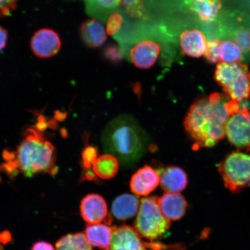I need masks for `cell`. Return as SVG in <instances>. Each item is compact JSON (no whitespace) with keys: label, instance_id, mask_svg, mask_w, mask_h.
<instances>
[{"label":"cell","instance_id":"1","mask_svg":"<svg viewBox=\"0 0 250 250\" xmlns=\"http://www.w3.org/2000/svg\"><path fill=\"white\" fill-rule=\"evenodd\" d=\"M229 99L213 93L190 106L184 126L195 148L213 147L226 136L228 120L240 108L239 103Z\"/></svg>","mask_w":250,"mask_h":250},{"label":"cell","instance_id":"2","mask_svg":"<svg viewBox=\"0 0 250 250\" xmlns=\"http://www.w3.org/2000/svg\"><path fill=\"white\" fill-rule=\"evenodd\" d=\"M148 136L132 117L121 116L109 123L102 133L105 151L124 163H133L147 148Z\"/></svg>","mask_w":250,"mask_h":250},{"label":"cell","instance_id":"3","mask_svg":"<svg viewBox=\"0 0 250 250\" xmlns=\"http://www.w3.org/2000/svg\"><path fill=\"white\" fill-rule=\"evenodd\" d=\"M56 150L43 137L38 127L29 128L24 134L17 153L8 164L14 170L19 168L26 176L52 173L55 169Z\"/></svg>","mask_w":250,"mask_h":250},{"label":"cell","instance_id":"4","mask_svg":"<svg viewBox=\"0 0 250 250\" xmlns=\"http://www.w3.org/2000/svg\"><path fill=\"white\" fill-rule=\"evenodd\" d=\"M214 78L232 101L240 103L250 98V71L246 65L220 62Z\"/></svg>","mask_w":250,"mask_h":250},{"label":"cell","instance_id":"5","mask_svg":"<svg viewBox=\"0 0 250 250\" xmlns=\"http://www.w3.org/2000/svg\"><path fill=\"white\" fill-rule=\"evenodd\" d=\"M170 227V221L162 214L158 198L148 197L141 200L134 228L140 236L150 242L161 239Z\"/></svg>","mask_w":250,"mask_h":250},{"label":"cell","instance_id":"6","mask_svg":"<svg viewBox=\"0 0 250 250\" xmlns=\"http://www.w3.org/2000/svg\"><path fill=\"white\" fill-rule=\"evenodd\" d=\"M218 171L227 189L238 193L250 186V155L232 151L220 162Z\"/></svg>","mask_w":250,"mask_h":250},{"label":"cell","instance_id":"7","mask_svg":"<svg viewBox=\"0 0 250 250\" xmlns=\"http://www.w3.org/2000/svg\"><path fill=\"white\" fill-rule=\"evenodd\" d=\"M226 136L231 145L239 150L250 151V111L240 107L228 120Z\"/></svg>","mask_w":250,"mask_h":250},{"label":"cell","instance_id":"8","mask_svg":"<svg viewBox=\"0 0 250 250\" xmlns=\"http://www.w3.org/2000/svg\"><path fill=\"white\" fill-rule=\"evenodd\" d=\"M30 47L31 51L37 57L51 58L60 52L62 41L55 31L45 28L34 34L31 39Z\"/></svg>","mask_w":250,"mask_h":250},{"label":"cell","instance_id":"9","mask_svg":"<svg viewBox=\"0 0 250 250\" xmlns=\"http://www.w3.org/2000/svg\"><path fill=\"white\" fill-rule=\"evenodd\" d=\"M146 248L148 243L142 241L134 228L126 225L112 227L108 250H146Z\"/></svg>","mask_w":250,"mask_h":250},{"label":"cell","instance_id":"10","mask_svg":"<svg viewBox=\"0 0 250 250\" xmlns=\"http://www.w3.org/2000/svg\"><path fill=\"white\" fill-rule=\"evenodd\" d=\"M80 212L83 220L87 224H100L102 221L109 223L107 203L103 197L96 193H90L81 201Z\"/></svg>","mask_w":250,"mask_h":250},{"label":"cell","instance_id":"11","mask_svg":"<svg viewBox=\"0 0 250 250\" xmlns=\"http://www.w3.org/2000/svg\"><path fill=\"white\" fill-rule=\"evenodd\" d=\"M161 51L158 43L151 40H143L130 49V60L140 69H148L155 64Z\"/></svg>","mask_w":250,"mask_h":250},{"label":"cell","instance_id":"12","mask_svg":"<svg viewBox=\"0 0 250 250\" xmlns=\"http://www.w3.org/2000/svg\"><path fill=\"white\" fill-rule=\"evenodd\" d=\"M160 184V174L149 166L140 168L131 178L130 188L134 194L146 196Z\"/></svg>","mask_w":250,"mask_h":250},{"label":"cell","instance_id":"13","mask_svg":"<svg viewBox=\"0 0 250 250\" xmlns=\"http://www.w3.org/2000/svg\"><path fill=\"white\" fill-rule=\"evenodd\" d=\"M158 202L162 214L168 220H180L186 214L188 203L180 193H166L158 199Z\"/></svg>","mask_w":250,"mask_h":250},{"label":"cell","instance_id":"14","mask_svg":"<svg viewBox=\"0 0 250 250\" xmlns=\"http://www.w3.org/2000/svg\"><path fill=\"white\" fill-rule=\"evenodd\" d=\"M207 43L204 34L199 30H187L180 36L181 50L190 57H201L205 54Z\"/></svg>","mask_w":250,"mask_h":250},{"label":"cell","instance_id":"15","mask_svg":"<svg viewBox=\"0 0 250 250\" xmlns=\"http://www.w3.org/2000/svg\"><path fill=\"white\" fill-rule=\"evenodd\" d=\"M187 184V175L179 167H168L160 175V185L166 193H179L186 189Z\"/></svg>","mask_w":250,"mask_h":250},{"label":"cell","instance_id":"16","mask_svg":"<svg viewBox=\"0 0 250 250\" xmlns=\"http://www.w3.org/2000/svg\"><path fill=\"white\" fill-rule=\"evenodd\" d=\"M80 35L84 44L90 48L101 46L107 40L104 27L95 19L87 20L81 25Z\"/></svg>","mask_w":250,"mask_h":250},{"label":"cell","instance_id":"17","mask_svg":"<svg viewBox=\"0 0 250 250\" xmlns=\"http://www.w3.org/2000/svg\"><path fill=\"white\" fill-rule=\"evenodd\" d=\"M139 206V199L135 196L126 193L114 200L112 205V214L119 220H129L137 214Z\"/></svg>","mask_w":250,"mask_h":250},{"label":"cell","instance_id":"18","mask_svg":"<svg viewBox=\"0 0 250 250\" xmlns=\"http://www.w3.org/2000/svg\"><path fill=\"white\" fill-rule=\"evenodd\" d=\"M184 2L204 22L213 21L221 8V0H188Z\"/></svg>","mask_w":250,"mask_h":250},{"label":"cell","instance_id":"19","mask_svg":"<svg viewBox=\"0 0 250 250\" xmlns=\"http://www.w3.org/2000/svg\"><path fill=\"white\" fill-rule=\"evenodd\" d=\"M112 227L107 224H87L85 235L90 245L101 249L108 250L110 245Z\"/></svg>","mask_w":250,"mask_h":250},{"label":"cell","instance_id":"20","mask_svg":"<svg viewBox=\"0 0 250 250\" xmlns=\"http://www.w3.org/2000/svg\"><path fill=\"white\" fill-rule=\"evenodd\" d=\"M119 168L118 159L111 154L99 156L93 165L94 173L100 179L109 180L116 176Z\"/></svg>","mask_w":250,"mask_h":250},{"label":"cell","instance_id":"21","mask_svg":"<svg viewBox=\"0 0 250 250\" xmlns=\"http://www.w3.org/2000/svg\"><path fill=\"white\" fill-rule=\"evenodd\" d=\"M56 250H92L85 234H68L61 237L56 243Z\"/></svg>","mask_w":250,"mask_h":250},{"label":"cell","instance_id":"22","mask_svg":"<svg viewBox=\"0 0 250 250\" xmlns=\"http://www.w3.org/2000/svg\"><path fill=\"white\" fill-rule=\"evenodd\" d=\"M243 52L233 41L226 40L220 43V58L222 62L235 63L242 60Z\"/></svg>","mask_w":250,"mask_h":250},{"label":"cell","instance_id":"23","mask_svg":"<svg viewBox=\"0 0 250 250\" xmlns=\"http://www.w3.org/2000/svg\"><path fill=\"white\" fill-rule=\"evenodd\" d=\"M144 0H121L125 11L130 17L136 18H145L146 12L143 5Z\"/></svg>","mask_w":250,"mask_h":250},{"label":"cell","instance_id":"24","mask_svg":"<svg viewBox=\"0 0 250 250\" xmlns=\"http://www.w3.org/2000/svg\"><path fill=\"white\" fill-rule=\"evenodd\" d=\"M89 10L110 11L118 7L121 0H85Z\"/></svg>","mask_w":250,"mask_h":250},{"label":"cell","instance_id":"25","mask_svg":"<svg viewBox=\"0 0 250 250\" xmlns=\"http://www.w3.org/2000/svg\"><path fill=\"white\" fill-rule=\"evenodd\" d=\"M232 39L243 52L250 54V30L240 28L233 33Z\"/></svg>","mask_w":250,"mask_h":250},{"label":"cell","instance_id":"26","mask_svg":"<svg viewBox=\"0 0 250 250\" xmlns=\"http://www.w3.org/2000/svg\"><path fill=\"white\" fill-rule=\"evenodd\" d=\"M220 42L217 40H211L207 43L205 58L210 63H215L220 60Z\"/></svg>","mask_w":250,"mask_h":250},{"label":"cell","instance_id":"27","mask_svg":"<svg viewBox=\"0 0 250 250\" xmlns=\"http://www.w3.org/2000/svg\"><path fill=\"white\" fill-rule=\"evenodd\" d=\"M98 158V150L93 146H87L82 154L83 167L86 169H89Z\"/></svg>","mask_w":250,"mask_h":250},{"label":"cell","instance_id":"28","mask_svg":"<svg viewBox=\"0 0 250 250\" xmlns=\"http://www.w3.org/2000/svg\"><path fill=\"white\" fill-rule=\"evenodd\" d=\"M123 18L121 15L114 13L109 17L107 24V33L109 35L113 36L121 29L123 24Z\"/></svg>","mask_w":250,"mask_h":250},{"label":"cell","instance_id":"29","mask_svg":"<svg viewBox=\"0 0 250 250\" xmlns=\"http://www.w3.org/2000/svg\"><path fill=\"white\" fill-rule=\"evenodd\" d=\"M103 54L107 61L114 62V63L121 62L123 58L121 49L115 45H109L106 46L104 52H103Z\"/></svg>","mask_w":250,"mask_h":250},{"label":"cell","instance_id":"30","mask_svg":"<svg viewBox=\"0 0 250 250\" xmlns=\"http://www.w3.org/2000/svg\"><path fill=\"white\" fill-rule=\"evenodd\" d=\"M18 0H0V18L8 17L17 7Z\"/></svg>","mask_w":250,"mask_h":250},{"label":"cell","instance_id":"31","mask_svg":"<svg viewBox=\"0 0 250 250\" xmlns=\"http://www.w3.org/2000/svg\"><path fill=\"white\" fill-rule=\"evenodd\" d=\"M31 250H56L51 244L44 241H39L34 244Z\"/></svg>","mask_w":250,"mask_h":250},{"label":"cell","instance_id":"32","mask_svg":"<svg viewBox=\"0 0 250 250\" xmlns=\"http://www.w3.org/2000/svg\"><path fill=\"white\" fill-rule=\"evenodd\" d=\"M8 33L7 30L0 26V52L5 48L8 42Z\"/></svg>","mask_w":250,"mask_h":250},{"label":"cell","instance_id":"33","mask_svg":"<svg viewBox=\"0 0 250 250\" xmlns=\"http://www.w3.org/2000/svg\"><path fill=\"white\" fill-rule=\"evenodd\" d=\"M5 245L0 237V250H3V246Z\"/></svg>","mask_w":250,"mask_h":250},{"label":"cell","instance_id":"34","mask_svg":"<svg viewBox=\"0 0 250 250\" xmlns=\"http://www.w3.org/2000/svg\"><path fill=\"white\" fill-rule=\"evenodd\" d=\"M188 1V0H184V2Z\"/></svg>","mask_w":250,"mask_h":250}]
</instances>
